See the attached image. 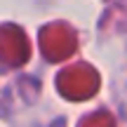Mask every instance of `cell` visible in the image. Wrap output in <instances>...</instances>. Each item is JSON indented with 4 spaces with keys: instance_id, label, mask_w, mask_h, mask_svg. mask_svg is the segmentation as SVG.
<instances>
[{
    "instance_id": "obj_1",
    "label": "cell",
    "mask_w": 127,
    "mask_h": 127,
    "mask_svg": "<svg viewBox=\"0 0 127 127\" xmlns=\"http://www.w3.org/2000/svg\"><path fill=\"white\" fill-rule=\"evenodd\" d=\"M99 87V78L90 66H73L59 75V90L61 94L71 96V99H85L92 96Z\"/></svg>"
},
{
    "instance_id": "obj_2",
    "label": "cell",
    "mask_w": 127,
    "mask_h": 127,
    "mask_svg": "<svg viewBox=\"0 0 127 127\" xmlns=\"http://www.w3.org/2000/svg\"><path fill=\"white\" fill-rule=\"evenodd\" d=\"M40 45H42V52H45L47 59L59 61L64 57L73 54V50H75V35L64 24H54V26L45 28L40 33Z\"/></svg>"
},
{
    "instance_id": "obj_3",
    "label": "cell",
    "mask_w": 127,
    "mask_h": 127,
    "mask_svg": "<svg viewBox=\"0 0 127 127\" xmlns=\"http://www.w3.org/2000/svg\"><path fill=\"white\" fill-rule=\"evenodd\" d=\"M26 57H28V45H26L24 33L17 26L2 28L0 31V59L19 66V64L26 61Z\"/></svg>"
}]
</instances>
